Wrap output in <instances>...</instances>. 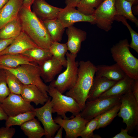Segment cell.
<instances>
[{
	"mask_svg": "<svg viewBox=\"0 0 138 138\" xmlns=\"http://www.w3.org/2000/svg\"><path fill=\"white\" fill-rule=\"evenodd\" d=\"M128 130L126 129H121L120 132L117 134L112 138H137V137L134 136H132L129 135L128 134Z\"/></svg>",
	"mask_w": 138,
	"mask_h": 138,
	"instance_id": "cell-38",
	"label": "cell"
},
{
	"mask_svg": "<svg viewBox=\"0 0 138 138\" xmlns=\"http://www.w3.org/2000/svg\"><path fill=\"white\" fill-rule=\"evenodd\" d=\"M35 117L36 113L34 111L20 113L13 116H8L5 120V125L8 127L14 125L20 126Z\"/></svg>",
	"mask_w": 138,
	"mask_h": 138,
	"instance_id": "cell-31",
	"label": "cell"
},
{
	"mask_svg": "<svg viewBox=\"0 0 138 138\" xmlns=\"http://www.w3.org/2000/svg\"><path fill=\"white\" fill-rule=\"evenodd\" d=\"M120 103L117 115L122 119L129 131L138 124V102L131 90L121 96Z\"/></svg>",
	"mask_w": 138,
	"mask_h": 138,
	"instance_id": "cell-7",
	"label": "cell"
},
{
	"mask_svg": "<svg viewBox=\"0 0 138 138\" xmlns=\"http://www.w3.org/2000/svg\"><path fill=\"white\" fill-rule=\"evenodd\" d=\"M103 0H81L77 6V9L86 15H93L95 9Z\"/></svg>",
	"mask_w": 138,
	"mask_h": 138,
	"instance_id": "cell-33",
	"label": "cell"
},
{
	"mask_svg": "<svg viewBox=\"0 0 138 138\" xmlns=\"http://www.w3.org/2000/svg\"><path fill=\"white\" fill-rule=\"evenodd\" d=\"M20 127L24 134L28 138H41L45 135L44 130L39 120L35 118L26 122Z\"/></svg>",
	"mask_w": 138,
	"mask_h": 138,
	"instance_id": "cell-24",
	"label": "cell"
},
{
	"mask_svg": "<svg viewBox=\"0 0 138 138\" xmlns=\"http://www.w3.org/2000/svg\"><path fill=\"white\" fill-rule=\"evenodd\" d=\"M57 18L64 28L73 26L74 23L78 22H87L95 24V19L93 15H85L75 8L67 6L62 8Z\"/></svg>",
	"mask_w": 138,
	"mask_h": 138,
	"instance_id": "cell-13",
	"label": "cell"
},
{
	"mask_svg": "<svg viewBox=\"0 0 138 138\" xmlns=\"http://www.w3.org/2000/svg\"><path fill=\"white\" fill-rule=\"evenodd\" d=\"M70 118L65 119L59 116L54 120L56 123L63 127L65 131L66 138H76L80 136L87 123L89 120L81 117L80 113Z\"/></svg>",
	"mask_w": 138,
	"mask_h": 138,
	"instance_id": "cell-12",
	"label": "cell"
},
{
	"mask_svg": "<svg viewBox=\"0 0 138 138\" xmlns=\"http://www.w3.org/2000/svg\"><path fill=\"white\" fill-rule=\"evenodd\" d=\"M38 66L41 78L45 83L51 82L54 80L64 67L61 63L53 56Z\"/></svg>",
	"mask_w": 138,
	"mask_h": 138,
	"instance_id": "cell-16",
	"label": "cell"
},
{
	"mask_svg": "<svg viewBox=\"0 0 138 138\" xmlns=\"http://www.w3.org/2000/svg\"><path fill=\"white\" fill-rule=\"evenodd\" d=\"M117 82L105 77L95 76L86 101H90L99 98Z\"/></svg>",
	"mask_w": 138,
	"mask_h": 138,
	"instance_id": "cell-21",
	"label": "cell"
},
{
	"mask_svg": "<svg viewBox=\"0 0 138 138\" xmlns=\"http://www.w3.org/2000/svg\"><path fill=\"white\" fill-rule=\"evenodd\" d=\"M25 64H36L22 54H7L0 56V66H1L14 68Z\"/></svg>",
	"mask_w": 138,
	"mask_h": 138,
	"instance_id": "cell-23",
	"label": "cell"
},
{
	"mask_svg": "<svg viewBox=\"0 0 138 138\" xmlns=\"http://www.w3.org/2000/svg\"><path fill=\"white\" fill-rule=\"evenodd\" d=\"M24 0H9L0 10V30L10 21L18 17Z\"/></svg>",
	"mask_w": 138,
	"mask_h": 138,
	"instance_id": "cell-18",
	"label": "cell"
},
{
	"mask_svg": "<svg viewBox=\"0 0 138 138\" xmlns=\"http://www.w3.org/2000/svg\"><path fill=\"white\" fill-rule=\"evenodd\" d=\"M48 94L52 98L51 102L53 113H56L62 118L67 119L66 115L68 112L75 116L79 114L81 110L78 104L72 97L64 95L55 88L49 85Z\"/></svg>",
	"mask_w": 138,
	"mask_h": 138,
	"instance_id": "cell-6",
	"label": "cell"
},
{
	"mask_svg": "<svg viewBox=\"0 0 138 138\" xmlns=\"http://www.w3.org/2000/svg\"><path fill=\"white\" fill-rule=\"evenodd\" d=\"M127 39L120 40L110 49L114 61L126 74L135 80L138 79V59L130 52Z\"/></svg>",
	"mask_w": 138,
	"mask_h": 138,
	"instance_id": "cell-3",
	"label": "cell"
},
{
	"mask_svg": "<svg viewBox=\"0 0 138 138\" xmlns=\"http://www.w3.org/2000/svg\"><path fill=\"white\" fill-rule=\"evenodd\" d=\"M43 21L52 42H60L65 28L58 18Z\"/></svg>",
	"mask_w": 138,
	"mask_h": 138,
	"instance_id": "cell-25",
	"label": "cell"
},
{
	"mask_svg": "<svg viewBox=\"0 0 138 138\" xmlns=\"http://www.w3.org/2000/svg\"><path fill=\"white\" fill-rule=\"evenodd\" d=\"M115 0H103L95 10L93 15L95 24L100 29L106 32L110 30L117 14Z\"/></svg>",
	"mask_w": 138,
	"mask_h": 138,
	"instance_id": "cell-9",
	"label": "cell"
},
{
	"mask_svg": "<svg viewBox=\"0 0 138 138\" xmlns=\"http://www.w3.org/2000/svg\"><path fill=\"white\" fill-rule=\"evenodd\" d=\"M115 7L116 15H121L138 26V20L132 12L133 4L125 0H115Z\"/></svg>",
	"mask_w": 138,
	"mask_h": 138,
	"instance_id": "cell-26",
	"label": "cell"
},
{
	"mask_svg": "<svg viewBox=\"0 0 138 138\" xmlns=\"http://www.w3.org/2000/svg\"><path fill=\"white\" fill-rule=\"evenodd\" d=\"M95 76L103 77L109 79L117 81L126 75L116 63L111 65H100L96 66Z\"/></svg>",
	"mask_w": 138,
	"mask_h": 138,
	"instance_id": "cell-22",
	"label": "cell"
},
{
	"mask_svg": "<svg viewBox=\"0 0 138 138\" xmlns=\"http://www.w3.org/2000/svg\"><path fill=\"white\" fill-rule=\"evenodd\" d=\"M126 19L122 16L116 15L114 17V20L121 22L126 26L129 30L131 37V41L129 44V47L133 49L138 53V33L134 30L127 22Z\"/></svg>",
	"mask_w": 138,
	"mask_h": 138,
	"instance_id": "cell-34",
	"label": "cell"
},
{
	"mask_svg": "<svg viewBox=\"0 0 138 138\" xmlns=\"http://www.w3.org/2000/svg\"><path fill=\"white\" fill-rule=\"evenodd\" d=\"M99 115L88 121L81 132L80 136L82 138H94L93 132L97 129L98 125Z\"/></svg>",
	"mask_w": 138,
	"mask_h": 138,
	"instance_id": "cell-35",
	"label": "cell"
},
{
	"mask_svg": "<svg viewBox=\"0 0 138 138\" xmlns=\"http://www.w3.org/2000/svg\"><path fill=\"white\" fill-rule=\"evenodd\" d=\"M35 0H24L23 5L29 8H31Z\"/></svg>",
	"mask_w": 138,
	"mask_h": 138,
	"instance_id": "cell-43",
	"label": "cell"
},
{
	"mask_svg": "<svg viewBox=\"0 0 138 138\" xmlns=\"http://www.w3.org/2000/svg\"><path fill=\"white\" fill-rule=\"evenodd\" d=\"M96 70V66L90 61H80L76 82L74 86L65 94V95L75 100L81 111L84 108L88 97Z\"/></svg>",
	"mask_w": 138,
	"mask_h": 138,
	"instance_id": "cell-2",
	"label": "cell"
},
{
	"mask_svg": "<svg viewBox=\"0 0 138 138\" xmlns=\"http://www.w3.org/2000/svg\"><path fill=\"white\" fill-rule=\"evenodd\" d=\"M15 129L6 126L0 128V138H12L16 132Z\"/></svg>",
	"mask_w": 138,
	"mask_h": 138,
	"instance_id": "cell-37",
	"label": "cell"
},
{
	"mask_svg": "<svg viewBox=\"0 0 138 138\" xmlns=\"http://www.w3.org/2000/svg\"><path fill=\"white\" fill-rule=\"evenodd\" d=\"M63 128L62 126L60 127L58 130L57 133L53 138H62V134L63 131Z\"/></svg>",
	"mask_w": 138,
	"mask_h": 138,
	"instance_id": "cell-44",
	"label": "cell"
},
{
	"mask_svg": "<svg viewBox=\"0 0 138 138\" xmlns=\"http://www.w3.org/2000/svg\"><path fill=\"white\" fill-rule=\"evenodd\" d=\"M132 92L138 102V79L134 80L132 87Z\"/></svg>",
	"mask_w": 138,
	"mask_h": 138,
	"instance_id": "cell-40",
	"label": "cell"
},
{
	"mask_svg": "<svg viewBox=\"0 0 138 138\" xmlns=\"http://www.w3.org/2000/svg\"><path fill=\"white\" fill-rule=\"evenodd\" d=\"M120 102L100 115L97 129L104 128L109 124L118 115L120 106Z\"/></svg>",
	"mask_w": 138,
	"mask_h": 138,
	"instance_id": "cell-30",
	"label": "cell"
},
{
	"mask_svg": "<svg viewBox=\"0 0 138 138\" xmlns=\"http://www.w3.org/2000/svg\"><path fill=\"white\" fill-rule=\"evenodd\" d=\"M5 70L7 85L10 93L20 95L24 84L13 73L7 70Z\"/></svg>",
	"mask_w": 138,
	"mask_h": 138,
	"instance_id": "cell-32",
	"label": "cell"
},
{
	"mask_svg": "<svg viewBox=\"0 0 138 138\" xmlns=\"http://www.w3.org/2000/svg\"><path fill=\"white\" fill-rule=\"evenodd\" d=\"M14 39H0V52L4 50L9 45Z\"/></svg>",
	"mask_w": 138,
	"mask_h": 138,
	"instance_id": "cell-39",
	"label": "cell"
},
{
	"mask_svg": "<svg viewBox=\"0 0 138 138\" xmlns=\"http://www.w3.org/2000/svg\"><path fill=\"white\" fill-rule=\"evenodd\" d=\"M66 32L68 37L66 43L68 50L71 53L77 54L80 49L82 42L86 38V32L73 26L67 28Z\"/></svg>",
	"mask_w": 138,
	"mask_h": 138,
	"instance_id": "cell-17",
	"label": "cell"
},
{
	"mask_svg": "<svg viewBox=\"0 0 138 138\" xmlns=\"http://www.w3.org/2000/svg\"><path fill=\"white\" fill-rule=\"evenodd\" d=\"M49 50L52 56L59 61L63 67H66L67 61L65 55L68 50L66 43L52 42Z\"/></svg>",
	"mask_w": 138,
	"mask_h": 138,
	"instance_id": "cell-29",
	"label": "cell"
},
{
	"mask_svg": "<svg viewBox=\"0 0 138 138\" xmlns=\"http://www.w3.org/2000/svg\"><path fill=\"white\" fill-rule=\"evenodd\" d=\"M32 5V11L43 21L57 18L62 9L51 5L45 0H35Z\"/></svg>",
	"mask_w": 138,
	"mask_h": 138,
	"instance_id": "cell-15",
	"label": "cell"
},
{
	"mask_svg": "<svg viewBox=\"0 0 138 138\" xmlns=\"http://www.w3.org/2000/svg\"><path fill=\"white\" fill-rule=\"evenodd\" d=\"M77 55L68 51L67 52L66 69L59 74L56 79L51 82L49 85L62 94L71 89L77 81L79 66V62L76 60Z\"/></svg>",
	"mask_w": 138,
	"mask_h": 138,
	"instance_id": "cell-5",
	"label": "cell"
},
{
	"mask_svg": "<svg viewBox=\"0 0 138 138\" xmlns=\"http://www.w3.org/2000/svg\"><path fill=\"white\" fill-rule=\"evenodd\" d=\"M22 30L38 47L49 49L52 41L43 21L22 5L18 15Z\"/></svg>",
	"mask_w": 138,
	"mask_h": 138,
	"instance_id": "cell-1",
	"label": "cell"
},
{
	"mask_svg": "<svg viewBox=\"0 0 138 138\" xmlns=\"http://www.w3.org/2000/svg\"><path fill=\"white\" fill-rule=\"evenodd\" d=\"M128 2L131 3L133 6L136 5L138 4V0H125Z\"/></svg>",
	"mask_w": 138,
	"mask_h": 138,
	"instance_id": "cell-46",
	"label": "cell"
},
{
	"mask_svg": "<svg viewBox=\"0 0 138 138\" xmlns=\"http://www.w3.org/2000/svg\"><path fill=\"white\" fill-rule=\"evenodd\" d=\"M9 0H0V10L7 3Z\"/></svg>",
	"mask_w": 138,
	"mask_h": 138,
	"instance_id": "cell-45",
	"label": "cell"
},
{
	"mask_svg": "<svg viewBox=\"0 0 138 138\" xmlns=\"http://www.w3.org/2000/svg\"><path fill=\"white\" fill-rule=\"evenodd\" d=\"M51 98L42 107L34 108V111L36 117L42 124L44 130L45 136L47 138H53L54 135L60 126L55 122L53 119Z\"/></svg>",
	"mask_w": 138,
	"mask_h": 138,
	"instance_id": "cell-11",
	"label": "cell"
},
{
	"mask_svg": "<svg viewBox=\"0 0 138 138\" xmlns=\"http://www.w3.org/2000/svg\"><path fill=\"white\" fill-rule=\"evenodd\" d=\"M10 93L6 83L5 70L0 68V102L1 103Z\"/></svg>",
	"mask_w": 138,
	"mask_h": 138,
	"instance_id": "cell-36",
	"label": "cell"
},
{
	"mask_svg": "<svg viewBox=\"0 0 138 138\" xmlns=\"http://www.w3.org/2000/svg\"><path fill=\"white\" fill-rule=\"evenodd\" d=\"M20 95L27 101L33 102L36 105H44L49 98L36 86L33 85H24Z\"/></svg>",
	"mask_w": 138,
	"mask_h": 138,
	"instance_id": "cell-19",
	"label": "cell"
},
{
	"mask_svg": "<svg viewBox=\"0 0 138 138\" xmlns=\"http://www.w3.org/2000/svg\"><path fill=\"white\" fill-rule=\"evenodd\" d=\"M8 116L4 111L0 102V120H6Z\"/></svg>",
	"mask_w": 138,
	"mask_h": 138,
	"instance_id": "cell-42",
	"label": "cell"
},
{
	"mask_svg": "<svg viewBox=\"0 0 138 138\" xmlns=\"http://www.w3.org/2000/svg\"><path fill=\"white\" fill-rule=\"evenodd\" d=\"M22 54L38 65L52 56L49 49L42 48L39 47L29 49Z\"/></svg>",
	"mask_w": 138,
	"mask_h": 138,
	"instance_id": "cell-27",
	"label": "cell"
},
{
	"mask_svg": "<svg viewBox=\"0 0 138 138\" xmlns=\"http://www.w3.org/2000/svg\"><path fill=\"white\" fill-rule=\"evenodd\" d=\"M38 47L25 33L22 31L9 45L0 52V56L7 54H22L26 51Z\"/></svg>",
	"mask_w": 138,
	"mask_h": 138,
	"instance_id": "cell-14",
	"label": "cell"
},
{
	"mask_svg": "<svg viewBox=\"0 0 138 138\" xmlns=\"http://www.w3.org/2000/svg\"><path fill=\"white\" fill-rule=\"evenodd\" d=\"M134 80L126 75L124 78L117 81L111 87L99 98H107L123 95L132 90Z\"/></svg>",
	"mask_w": 138,
	"mask_h": 138,
	"instance_id": "cell-20",
	"label": "cell"
},
{
	"mask_svg": "<svg viewBox=\"0 0 138 138\" xmlns=\"http://www.w3.org/2000/svg\"><path fill=\"white\" fill-rule=\"evenodd\" d=\"M81 0H65L66 6L75 8Z\"/></svg>",
	"mask_w": 138,
	"mask_h": 138,
	"instance_id": "cell-41",
	"label": "cell"
},
{
	"mask_svg": "<svg viewBox=\"0 0 138 138\" xmlns=\"http://www.w3.org/2000/svg\"><path fill=\"white\" fill-rule=\"evenodd\" d=\"M121 96L107 98H98L90 101H86L84 109L80 114L81 117L90 120L100 115L120 101Z\"/></svg>",
	"mask_w": 138,
	"mask_h": 138,
	"instance_id": "cell-8",
	"label": "cell"
},
{
	"mask_svg": "<svg viewBox=\"0 0 138 138\" xmlns=\"http://www.w3.org/2000/svg\"><path fill=\"white\" fill-rule=\"evenodd\" d=\"M2 107L8 116L33 111L34 108L30 102L25 100L20 95L10 93L1 103Z\"/></svg>",
	"mask_w": 138,
	"mask_h": 138,
	"instance_id": "cell-10",
	"label": "cell"
},
{
	"mask_svg": "<svg viewBox=\"0 0 138 138\" xmlns=\"http://www.w3.org/2000/svg\"><path fill=\"white\" fill-rule=\"evenodd\" d=\"M22 31L21 25L18 17L7 23L0 30V39L15 38Z\"/></svg>",
	"mask_w": 138,
	"mask_h": 138,
	"instance_id": "cell-28",
	"label": "cell"
},
{
	"mask_svg": "<svg viewBox=\"0 0 138 138\" xmlns=\"http://www.w3.org/2000/svg\"><path fill=\"white\" fill-rule=\"evenodd\" d=\"M0 68L7 70L12 73L24 85L36 86L44 94L48 95L49 86L42 80L40 69L37 64H23L14 68L0 66Z\"/></svg>",
	"mask_w": 138,
	"mask_h": 138,
	"instance_id": "cell-4",
	"label": "cell"
}]
</instances>
